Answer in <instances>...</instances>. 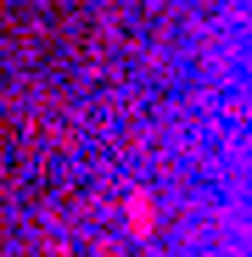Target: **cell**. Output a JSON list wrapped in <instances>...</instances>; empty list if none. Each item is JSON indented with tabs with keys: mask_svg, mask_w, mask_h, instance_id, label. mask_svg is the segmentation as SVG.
<instances>
[{
	"mask_svg": "<svg viewBox=\"0 0 252 257\" xmlns=\"http://www.w3.org/2000/svg\"><path fill=\"white\" fill-rule=\"evenodd\" d=\"M129 212H135V229L146 235L151 229V196H129Z\"/></svg>",
	"mask_w": 252,
	"mask_h": 257,
	"instance_id": "cell-1",
	"label": "cell"
}]
</instances>
